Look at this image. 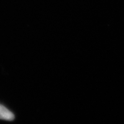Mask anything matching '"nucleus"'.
Listing matches in <instances>:
<instances>
[{"mask_svg": "<svg viewBox=\"0 0 124 124\" xmlns=\"http://www.w3.org/2000/svg\"><path fill=\"white\" fill-rule=\"evenodd\" d=\"M15 118V116L11 111L2 105H0V119L8 121H12Z\"/></svg>", "mask_w": 124, "mask_h": 124, "instance_id": "nucleus-1", "label": "nucleus"}]
</instances>
